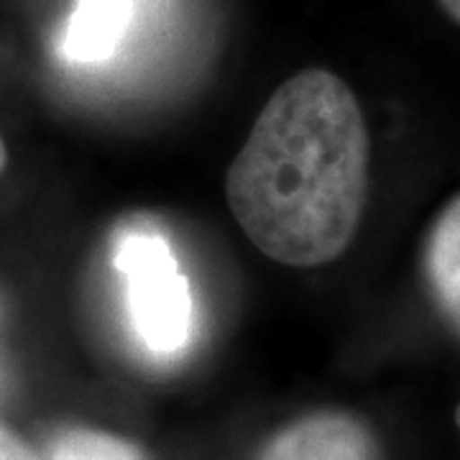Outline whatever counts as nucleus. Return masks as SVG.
<instances>
[{"label": "nucleus", "mask_w": 460, "mask_h": 460, "mask_svg": "<svg viewBox=\"0 0 460 460\" xmlns=\"http://www.w3.org/2000/svg\"><path fill=\"white\" fill-rule=\"evenodd\" d=\"M371 136L356 93L330 69H302L266 100L226 174V199L271 261H335L361 226Z\"/></svg>", "instance_id": "1"}, {"label": "nucleus", "mask_w": 460, "mask_h": 460, "mask_svg": "<svg viewBox=\"0 0 460 460\" xmlns=\"http://www.w3.org/2000/svg\"><path fill=\"white\" fill-rule=\"evenodd\" d=\"M113 266L126 292L133 335L148 353L174 358L187 350L195 302L174 246L154 228H128L113 243Z\"/></svg>", "instance_id": "2"}, {"label": "nucleus", "mask_w": 460, "mask_h": 460, "mask_svg": "<svg viewBox=\"0 0 460 460\" xmlns=\"http://www.w3.org/2000/svg\"><path fill=\"white\" fill-rule=\"evenodd\" d=\"M259 460H381L374 432L348 411H314L279 429Z\"/></svg>", "instance_id": "3"}, {"label": "nucleus", "mask_w": 460, "mask_h": 460, "mask_svg": "<svg viewBox=\"0 0 460 460\" xmlns=\"http://www.w3.org/2000/svg\"><path fill=\"white\" fill-rule=\"evenodd\" d=\"M136 13V0H77L66 18L59 51L75 65L108 62L120 49Z\"/></svg>", "instance_id": "4"}, {"label": "nucleus", "mask_w": 460, "mask_h": 460, "mask_svg": "<svg viewBox=\"0 0 460 460\" xmlns=\"http://www.w3.org/2000/svg\"><path fill=\"white\" fill-rule=\"evenodd\" d=\"M422 274L438 313L460 332V192L429 226L422 246Z\"/></svg>", "instance_id": "5"}, {"label": "nucleus", "mask_w": 460, "mask_h": 460, "mask_svg": "<svg viewBox=\"0 0 460 460\" xmlns=\"http://www.w3.org/2000/svg\"><path fill=\"white\" fill-rule=\"evenodd\" d=\"M47 460H146V456L138 445L111 432L72 428L51 440Z\"/></svg>", "instance_id": "6"}, {"label": "nucleus", "mask_w": 460, "mask_h": 460, "mask_svg": "<svg viewBox=\"0 0 460 460\" xmlns=\"http://www.w3.org/2000/svg\"><path fill=\"white\" fill-rule=\"evenodd\" d=\"M0 460H39L29 445L0 425Z\"/></svg>", "instance_id": "7"}, {"label": "nucleus", "mask_w": 460, "mask_h": 460, "mask_svg": "<svg viewBox=\"0 0 460 460\" xmlns=\"http://www.w3.org/2000/svg\"><path fill=\"white\" fill-rule=\"evenodd\" d=\"M440 5H443L447 16L453 18L456 23H460V0H440Z\"/></svg>", "instance_id": "8"}, {"label": "nucleus", "mask_w": 460, "mask_h": 460, "mask_svg": "<svg viewBox=\"0 0 460 460\" xmlns=\"http://www.w3.org/2000/svg\"><path fill=\"white\" fill-rule=\"evenodd\" d=\"M5 162H8V154H5V144L0 141V172L5 169Z\"/></svg>", "instance_id": "9"}, {"label": "nucleus", "mask_w": 460, "mask_h": 460, "mask_svg": "<svg viewBox=\"0 0 460 460\" xmlns=\"http://www.w3.org/2000/svg\"><path fill=\"white\" fill-rule=\"evenodd\" d=\"M456 422H458V428H460V404H458V410H456Z\"/></svg>", "instance_id": "10"}]
</instances>
